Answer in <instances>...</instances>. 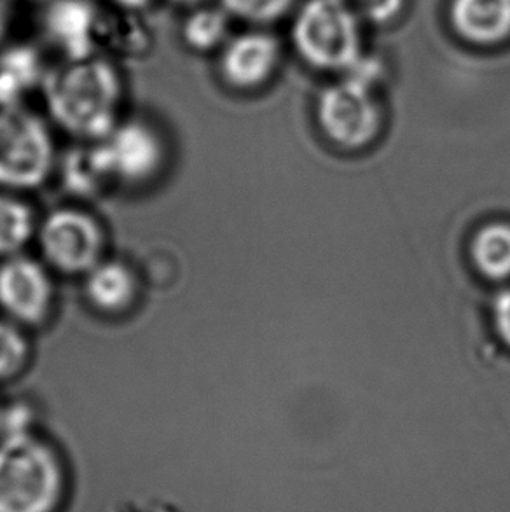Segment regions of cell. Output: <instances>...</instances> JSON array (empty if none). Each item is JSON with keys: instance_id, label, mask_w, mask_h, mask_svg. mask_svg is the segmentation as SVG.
I'll list each match as a JSON object with an SVG mask.
<instances>
[{"instance_id": "23", "label": "cell", "mask_w": 510, "mask_h": 512, "mask_svg": "<svg viewBox=\"0 0 510 512\" xmlns=\"http://www.w3.org/2000/svg\"><path fill=\"white\" fill-rule=\"evenodd\" d=\"M11 20H13V9L9 0H0V44L6 39L9 27H11Z\"/></svg>"}, {"instance_id": "2", "label": "cell", "mask_w": 510, "mask_h": 512, "mask_svg": "<svg viewBox=\"0 0 510 512\" xmlns=\"http://www.w3.org/2000/svg\"><path fill=\"white\" fill-rule=\"evenodd\" d=\"M65 469L55 446L20 429L0 441V512H55Z\"/></svg>"}, {"instance_id": "11", "label": "cell", "mask_w": 510, "mask_h": 512, "mask_svg": "<svg viewBox=\"0 0 510 512\" xmlns=\"http://www.w3.org/2000/svg\"><path fill=\"white\" fill-rule=\"evenodd\" d=\"M280 62V42L266 32H245L221 49L219 72L235 90H255L273 76Z\"/></svg>"}, {"instance_id": "22", "label": "cell", "mask_w": 510, "mask_h": 512, "mask_svg": "<svg viewBox=\"0 0 510 512\" xmlns=\"http://www.w3.org/2000/svg\"><path fill=\"white\" fill-rule=\"evenodd\" d=\"M493 313H495L497 333L505 341V345L510 346V289L498 296Z\"/></svg>"}, {"instance_id": "1", "label": "cell", "mask_w": 510, "mask_h": 512, "mask_svg": "<svg viewBox=\"0 0 510 512\" xmlns=\"http://www.w3.org/2000/svg\"><path fill=\"white\" fill-rule=\"evenodd\" d=\"M41 91L51 125L77 142H100L125 118V81L102 53L62 60L48 69Z\"/></svg>"}, {"instance_id": "6", "label": "cell", "mask_w": 510, "mask_h": 512, "mask_svg": "<svg viewBox=\"0 0 510 512\" xmlns=\"http://www.w3.org/2000/svg\"><path fill=\"white\" fill-rule=\"evenodd\" d=\"M97 144L112 187L144 191L158 184L172 160L165 132L145 118H123Z\"/></svg>"}, {"instance_id": "10", "label": "cell", "mask_w": 510, "mask_h": 512, "mask_svg": "<svg viewBox=\"0 0 510 512\" xmlns=\"http://www.w3.org/2000/svg\"><path fill=\"white\" fill-rule=\"evenodd\" d=\"M84 303L104 319L128 317L142 298V278L125 259L107 256L81 278Z\"/></svg>"}, {"instance_id": "7", "label": "cell", "mask_w": 510, "mask_h": 512, "mask_svg": "<svg viewBox=\"0 0 510 512\" xmlns=\"http://www.w3.org/2000/svg\"><path fill=\"white\" fill-rule=\"evenodd\" d=\"M55 273L41 257L27 252L0 261V317L37 331L56 312Z\"/></svg>"}, {"instance_id": "13", "label": "cell", "mask_w": 510, "mask_h": 512, "mask_svg": "<svg viewBox=\"0 0 510 512\" xmlns=\"http://www.w3.org/2000/svg\"><path fill=\"white\" fill-rule=\"evenodd\" d=\"M48 69L32 44H9L0 51V109L25 104L28 93L41 90Z\"/></svg>"}, {"instance_id": "9", "label": "cell", "mask_w": 510, "mask_h": 512, "mask_svg": "<svg viewBox=\"0 0 510 512\" xmlns=\"http://www.w3.org/2000/svg\"><path fill=\"white\" fill-rule=\"evenodd\" d=\"M102 13L104 9L95 0H48L42 13V32L63 60L97 55Z\"/></svg>"}, {"instance_id": "21", "label": "cell", "mask_w": 510, "mask_h": 512, "mask_svg": "<svg viewBox=\"0 0 510 512\" xmlns=\"http://www.w3.org/2000/svg\"><path fill=\"white\" fill-rule=\"evenodd\" d=\"M404 6L406 0H359L360 13L378 25L395 20Z\"/></svg>"}, {"instance_id": "15", "label": "cell", "mask_w": 510, "mask_h": 512, "mask_svg": "<svg viewBox=\"0 0 510 512\" xmlns=\"http://www.w3.org/2000/svg\"><path fill=\"white\" fill-rule=\"evenodd\" d=\"M39 219L25 194L0 189V261L27 252L35 243Z\"/></svg>"}, {"instance_id": "3", "label": "cell", "mask_w": 510, "mask_h": 512, "mask_svg": "<svg viewBox=\"0 0 510 512\" xmlns=\"http://www.w3.org/2000/svg\"><path fill=\"white\" fill-rule=\"evenodd\" d=\"M53 125L27 105L0 109V189H41L58 168Z\"/></svg>"}, {"instance_id": "8", "label": "cell", "mask_w": 510, "mask_h": 512, "mask_svg": "<svg viewBox=\"0 0 510 512\" xmlns=\"http://www.w3.org/2000/svg\"><path fill=\"white\" fill-rule=\"evenodd\" d=\"M318 121L327 137L346 149L371 144L381 128V109L373 86L345 76L332 84L318 100Z\"/></svg>"}, {"instance_id": "5", "label": "cell", "mask_w": 510, "mask_h": 512, "mask_svg": "<svg viewBox=\"0 0 510 512\" xmlns=\"http://www.w3.org/2000/svg\"><path fill=\"white\" fill-rule=\"evenodd\" d=\"M34 245L55 275L83 278L107 257L109 236L97 214L81 205H63L39 219Z\"/></svg>"}, {"instance_id": "19", "label": "cell", "mask_w": 510, "mask_h": 512, "mask_svg": "<svg viewBox=\"0 0 510 512\" xmlns=\"http://www.w3.org/2000/svg\"><path fill=\"white\" fill-rule=\"evenodd\" d=\"M34 359L30 331L0 317V385H9L27 373Z\"/></svg>"}, {"instance_id": "18", "label": "cell", "mask_w": 510, "mask_h": 512, "mask_svg": "<svg viewBox=\"0 0 510 512\" xmlns=\"http://www.w3.org/2000/svg\"><path fill=\"white\" fill-rule=\"evenodd\" d=\"M470 252L477 270L481 271L484 277L493 280L510 278V224H486L474 235Z\"/></svg>"}, {"instance_id": "25", "label": "cell", "mask_w": 510, "mask_h": 512, "mask_svg": "<svg viewBox=\"0 0 510 512\" xmlns=\"http://www.w3.org/2000/svg\"><path fill=\"white\" fill-rule=\"evenodd\" d=\"M170 2L177 4V6L196 7L200 6L203 0H170Z\"/></svg>"}, {"instance_id": "12", "label": "cell", "mask_w": 510, "mask_h": 512, "mask_svg": "<svg viewBox=\"0 0 510 512\" xmlns=\"http://www.w3.org/2000/svg\"><path fill=\"white\" fill-rule=\"evenodd\" d=\"M449 20L463 41L493 48L510 39V0H451Z\"/></svg>"}, {"instance_id": "4", "label": "cell", "mask_w": 510, "mask_h": 512, "mask_svg": "<svg viewBox=\"0 0 510 512\" xmlns=\"http://www.w3.org/2000/svg\"><path fill=\"white\" fill-rule=\"evenodd\" d=\"M292 42L311 67L346 72L362 56L359 16L345 0H308L292 25Z\"/></svg>"}, {"instance_id": "16", "label": "cell", "mask_w": 510, "mask_h": 512, "mask_svg": "<svg viewBox=\"0 0 510 512\" xmlns=\"http://www.w3.org/2000/svg\"><path fill=\"white\" fill-rule=\"evenodd\" d=\"M58 168L62 173L65 186L74 196H95L104 193L111 186V180L105 173L104 165L98 156L95 142H79V147L60 158ZM56 168V170H58Z\"/></svg>"}, {"instance_id": "14", "label": "cell", "mask_w": 510, "mask_h": 512, "mask_svg": "<svg viewBox=\"0 0 510 512\" xmlns=\"http://www.w3.org/2000/svg\"><path fill=\"white\" fill-rule=\"evenodd\" d=\"M142 13L116 7L104 11L98 28V51L121 60H137L149 55L154 39Z\"/></svg>"}, {"instance_id": "24", "label": "cell", "mask_w": 510, "mask_h": 512, "mask_svg": "<svg viewBox=\"0 0 510 512\" xmlns=\"http://www.w3.org/2000/svg\"><path fill=\"white\" fill-rule=\"evenodd\" d=\"M112 6L126 11H135V13H144L145 9L156 2V0H111Z\"/></svg>"}, {"instance_id": "20", "label": "cell", "mask_w": 510, "mask_h": 512, "mask_svg": "<svg viewBox=\"0 0 510 512\" xmlns=\"http://www.w3.org/2000/svg\"><path fill=\"white\" fill-rule=\"evenodd\" d=\"M296 0H221L229 16L250 23H271L290 11Z\"/></svg>"}, {"instance_id": "17", "label": "cell", "mask_w": 510, "mask_h": 512, "mask_svg": "<svg viewBox=\"0 0 510 512\" xmlns=\"http://www.w3.org/2000/svg\"><path fill=\"white\" fill-rule=\"evenodd\" d=\"M229 14L224 7H194L180 25V39L194 53H212L229 41Z\"/></svg>"}]
</instances>
